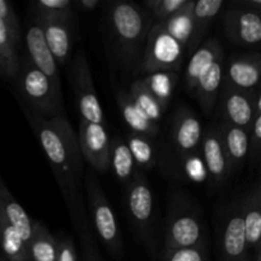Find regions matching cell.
<instances>
[{"mask_svg":"<svg viewBox=\"0 0 261 261\" xmlns=\"http://www.w3.org/2000/svg\"><path fill=\"white\" fill-rule=\"evenodd\" d=\"M193 0H188L185 7L176 13L170 19L162 22V27L172 36L173 38L182 43L188 53V47L190 45L191 36H193Z\"/></svg>","mask_w":261,"mask_h":261,"instance_id":"obj_30","label":"cell"},{"mask_svg":"<svg viewBox=\"0 0 261 261\" xmlns=\"http://www.w3.org/2000/svg\"><path fill=\"white\" fill-rule=\"evenodd\" d=\"M0 261H8L7 259H5L4 256H3V255H0Z\"/></svg>","mask_w":261,"mask_h":261,"instance_id":"obj_46","label":"cell"},{"mask_svg":"<svg viewBox=\"0 0 261 261\" xmlns=\"http://www.w3.org/2000/svg\"><path fill=\"white\" fill-rule=\"evenodd\" d=\"M28 261H56L58 245L55 236L41 222H33L32 236L27 244Z\"/></svg>","mask_w":261,"mask_h":261,"instance_id":"obj_25","label":"cell"},{"mask_svg":"<svg viewBox=\"0 0 261 261\" xmlns=\"http://www.w3.org/2000/svg\"><path fill=\"white\" fill-rule=\"evenodd\" d=\"M41 25L46 43L58 65H66L71 60L73 50L74 14L35 17Z\"/></svg>","mask_w":261,"mask_h":261,"instance_id":"obj_14","label":"cell"},{"mask_svg":"<svg viewBox=\"0 0 261 261\" xmlns=\"http://www.w3.org/2000/svg\"><path fill=\"white\" fill-rule=\"evenodd\" d=\"M25 43H27L28 59L31 63L50 79L51 83L59 92H61L59 65L46 43L42 28L36 19H33L28 25L27 33H25Z\"/></svg>","mask_w":261,"mask_h":261,"instance_id":"obj_17","label":"cell"},{"mask_svg":"<svg viewBox=\"0 0 261 261\" xmlns=\"http://www.w3.org/2000/svg\"><path fill=\"white\" fill-rule=\"evenodd\" d=\"M188 0H145L143 8L149 13L154 23H162L180 12Z\"/></svg>","mask_w":261,"mask_h":261,"instance_id":"obj_34","label":"cell"},{"mask_svg":"<svg viewBox=\"0 0 261 261\" xmlns=\"http://www.w3.org/2000/svg\"><path fill=\"white\" fill-rule=\"evenodd\" d=\"M161 261H211L209 245L191 247V249H166L163 247Z\"/></svg>","mask_w":261,"mask_h":261,"instance_id":"obj_36","label":"cell"},{"mask_svg":"<svg viewBox=\"0 0 261 261\" xmlns=\"http://www.w3.org/2000/svg\"><path fill=\"white\" fill-rule=\"evenodd\" d=\"M129 94L133 98L134 103L139 109V111L149 120L150 122L155 125H160L162 120L163 114L166 112V109L160 103L157 98L153 96L147 88L142 79H137L132 83L129 88Z\"/></svg>","mask_w":261,"mask_h":261,"instance_id":"obj_27","label":"cell"},{"mask_svg":"<svg viewBox=\"0 0 261 261\" xmlns=\"http://www.w3.org/2000/svg\"><path fill=\"white\" fill-rule=\"evenodd\" d=\"M69 64V76L81 120L105 126L103 111L97 97L91 66L86 53L83 50L78 51Z\"/></svg>","mask_w":261,"mask_h":261,"instance_id":"obj_8","label":"cell"},{"mask_svg":"<svg viewBox=\"0 0 261 261\" xmlns=\"http://www.w3.org/2000/svg\"><path fill=\"white\" fill-rule=\"evenodd\" d=\"M222 25L227 38L237 46L259 45L261 41L260 13L232 5L222 13Z\"/></svg>","mask_w":261,"mask_h":261,"instance_id":"obj_12","label":"cell"},{"mask_svg":"<svg viewBox=\"0 0 261 261\" xmlns=\"http://www.w3.org/2000/svg\"><path fill=\"white\" fill-rule=\"evenodd\" d=\"M0 250L8 261H28L27 242L10 224L3 223L0 232Z\"/></svg>","mask_w":261,"mask_h":261,"instance_id":"obj_32","label":"cell"},{"mask_svg":"<svg viewBox=\"0 0 261 261\" xmlns=\"http://www.w3.org/2000/svg\"><path fill=\"white\" fill-rule=\"evenodd\" d=\"M242 218L245 237L249 251L260 246L261 237V185L255 182L245 198H242Z\"/></svg>","mask_w":261,"mask_h":261,"instance_id":"obj_21","label":"cell"},{"mask_svg":"<svg viewBox=\"0 0 261 261\" xmlns=\"http://www.w3.org/2000/svg\"><path fill=\"white\" fill-rule=\"evenodd\" d=\"M232 5L242 8L246 10H252V12L260 13L261 9V0H232Z\"/></svg>","mask_w":261,"mask_h":261,"instance_id":"obj_41","label":"cell"},{"mask_svg":"<svg viewBox=\"0 0 261 261\" xmlns=\"http://www.w3.org/2000/svg\"><path fill=\"white\" fill-rule=\"evenodd\" d=\"M0 76H4V71H3L2 65H0Z\"/></svg>","mask_w":261,"mask_h":261,"instance_id":"obj_45","label":"cell"},{"mask_svg":"<svg viewBox=\"0 0 261 261\" xmlns=\"http://www.w3.org/2000/svg\"><path fill=\"white\" fill-rule=\"evenodd\" d=\"M178 73L175 71H160L145 75L142 78L143 83L147 86L150 93L160 101V103L167 110L173 96V89L177 83Z\"/></svg>","mask_w":261,"mask_h":261,"instance_id":"obj_31","label":"cell"},{"mask_svg":"<svg viewBox=\"0 0 261 261\" xmlns=\"http://www.w3.org/2000/svg\"><path fill=\"white\" fill-rule=\"evenodd\" d=\"M35 17H51V15L74 14L73 0H37L32 3Z\"/></svg>","mask_w":261,"mask_h":261,"instance_id":"obj_35","label":"cell"},{"mask_svg":"<svg viewBox=\"0 0 261 261\" xmlns=\"http://www.w3.org/2000/svg\"><path fill=\"white\" fill-rule=\"evenodd\" d=\"M218 129L221 133L222 142H223L224 150L229 162V168L232 173L237 172L242 168L247 154H249V132L250 130L242 127L233 126V125L219 122Z\"/></svg>","mask_w":261,"mask_h":261,"instance_id":"obj_20","label":"cell"},{"mask_svg":"<svg viewBox=\"0 0 261 261\" xmlns=\"http://www.w3.org/2000/svg\"><path fill=\"white\" fill-rule=\"evenodd\" d=\"M78 143L83 160L97 172L105 173L110 168V135L103 125L81 120Z\"/></svg>","mask_w":261,"mask_h":261,"instance_id":"obj_13","label":"cell"},{"mask_svg":"<svg viewBox=\"0 0 261 261\" xmlns=\"http://www.w3.org/2000/svg\"><path fill=\"white\" fill-rule=\"evenodd\" d=\"M261 153V114L255 115L249 132V157L250 165L257 167Z\"/></svg>","mask_w":261,"mask_h":261,"instance_id":"obj_37","label":"cell"},{"mask_svg":"<svg viewBox=\"0 0 261 261\" xmlns=\"http://www.w3.org/2000/svg\"><path fill=\"white\" fill-rule=\"evenodd\" d=\"M154 20L149 13L130 0H115L103 12V33L109 48L127 73L139 66L149 31Z\"/></svg>","mask_w":261,"mask_h":261,"instance_id":"obj_2","label":"cell"},{"mask_svg":"<svg viewBox=\"0 0 261 261\" xmlns=\"http://www.w3.org/2000/svg\"><path fill=\"white\" fill-rule=\"evenodd\" d=\"M25 116L55 175L69 213L82 208L83 157L75 130L64 115L46 117L25 110Z\"/></svg>","mask_w":261,"mask_h":261,"instance_id":"obj_1","label":"cell"},{"mask_svg":"<svg viewBox=\"0 0 261 261\" xmlns=\"http://www.w3.org/2000/svg\"><path fill=\"white\" fill-rule=\"evenodd\" d=\"M185 55V46L173 38L161 23H154L145 41L142 59L135 74L149 75L160 71L178 73Z\"/></svg>","mask_w":261,"mask_h":261,"instance_id":"obj_7","label":"cell"},{"mask_svg":"<svg viewBox=\"0 0 261 261\" xmlns=\"http://www.w3.org/2000/svg\"><path fill=\"white\" fill-rule=\"evenodd\" d=\"M83 185L94 231L107 252L116 260H120L124 255V241L111 204L93 172L84 173Z\"/></svg>","mask_w":261,"mask_h":261,"instance_id":"obj_5","label":"cell"},{"mask_svg":"<svg viewBox=\"0 0 261 261\" xmlns=\"http://www.w3.org/2000/svg\"><path fill=\"white\" fill-rule=\"evenodd\" d=\"M218 246L219 261H244L249 256L242 218V199L232 201L224 212Z\"/></svg>","mask_w":261,"mask_h":261,"instance_id":"obj_10","label":"cell"},{"mask_svg":"<svg viewBox=\"0 0 261 261\" xmlns=\"http://www.w3.org/2000/svg\"><path fill=\"white\" fill-rule=\"evenodd\" d=\"M69 214H70V218L75 227L76 233H78L79 242H81L79 261H103L96 246V241L92 236V229L88 223V219H87L86 209H75Z\"/></svg>","mask_w":261,"mask_h":261,"instance_id":"obj_28","label":"cell"},{"mask_svg":"<svg viewBox=\"0 0 261 261\" xmlns=\"http://www.w3.org/2000/svg\"><path fill=\"white\" fill-rule=\"evenodd\" d=\"M3 223H4V212H3V201H2V196H0V232H2Z\"/></svg>","mask_w":261,"mask_h":261,"instance_id":"obj_43","label":"cell"},{"mask_svg":"<svg viewBox=\"0 0 261 261\" xmlns=\"http://www.w3.org/2000/svg\"><path fill=\"white\" fill-rule=\"evenodd\" d=\"M260 93H249L223 84L216 103L222 122L250 130L255 117V101Z\"/></svg>","mask_w":261,"mask_h":261,"instance_id":"obj_11","label":"cell"},{"mask_svg":"<svg viewBox=\"0 0 261 261\" xmlns=\"http://www.w3.org/2000/svg\"><path fill=\"white\" fill-rule=\"evenodd\" d=\"M244 261H251V252H250V254H249V256H247L246 259H245Z\"/></svg>","mask_w":261,"mask_h":261,"instance_id":"obj_44","label":"cell"},{"mask_svg":"<svg viewBox=\"0 0 261 261\" xmlns=\"http://www.w3.org/2000/svg\"><path fill=\"white\" fill-rule=\"evenodd\" d=\"M18 43L12 37L7 25L0 18V65H2L4 76L14 78L18 70Z\"/></svg>","mask_w":261,"mask_h":261,"instance_id":"obj_33","label":"cell"},{"mask_svg":"<svg viewBox=\"0 0 261 261\" xmlns=\"http://www.w3.org/2000/svg\"><path fill=\"white\" fill-rule=\"evenodd\" d=\"M260 53L236 54L224 66L223 84L249 93H257L260 92Z\"/></svg>","mask_w":261,"mask_h":261,"instance_id":"obj_15","label":"cell"},{"mask_svg":"<svg viewBox=\"0 0 261 261\" xmlns=\"http://www.w3.org/2000/svg\"><path fill=\"white\" fill-rule=\"evenodd\" d=\"M125 204L133 228L152 256H155L154 198L149 181L139 170L126 185Z\"/></svg>","mask_w":261,"mask_h":261,"instance_id":"obj_6","label":"cell"},{"mask_svg":"<svg viewBox=\"0 0 261 261\" xmlns=\"http://www.w3.org/2000/svg\"><path fill=\"white\" fill-rule=\"evenodd\" d=\"M224 66L226 61H224V55H222L200 74L194 89L193 97L199 102L205 115H211L216 109L218 94L223 86Z\"/></svg>","mask_w":261,"mask_h":261,"instance_id":"obj_18","label":"cell"},{"mask_svg":"<svg viewBox=\"0 0 261 261\" xmlns=\"http://www.w3.org/2000/svg\"><path fill=\"white\" fill-rule=\"evenodd\" d=\"M224 0H199L194 2L193 8V36L188 53L193 54L201 45L204 36L208 32L214 18L224 7Z\"/></svg>","mask_w":261,"mask_h":261,"instance_id":"obj_23","label":"cell"},{"mask_svg":"<svg viewBox=\"0 0 261 261\" xmlns=\"http://www.w3.org/2000/svg\"><path fill=\"white\" fill-rule=\"evenodd\" d=\"M200 155L212 182L218 186L223 185L231 176V168L217 124L204 130Z\"/></svg>","mask_w":261,"mask_h":261,"instance_id":"obj_16","label":"cell"},{"mask_svg":"<svg viewBox=\"0 0 261 261\" xmlns=\"http://www.w3.org/2000/svg\"><path fill=\"white\" fill-rule=\"evenodd\" d=\"M203 134V124L195 111L186 105L176 107L171 122V140L181 162L200 154Z\"/></svg>","mask_w":261,"mask_h":261,"instance_id":"obj_9","label":"cell"},{"mask_svg":"<svg viewBox=\"0 0 261 261\" xmlns=\"http://www.w3.org/2000/svg\"><path fill=\"white\" fill-rule=\"evenodd\" d=\"M110 168L119 181L127 185L137 173L133 155L126 142L120 135H114L110 142Z\"/></svg>","mask_w":261,"mask_h":261,"instance_id":"obj_26","label":"cell"},{"mask_svg":"<svg viewBox=\"0 0 261 261\" xmlns=\"http://www.w3.org/2000/svg\"><path fill=\"white\" fill-rule=\"evenodd\" d=\"M0 18L7 25L8 31L10 32L12 37L14 38L15 42L19 45L20 42V25L19 20H18L17 14L13 10L12 5L7 0H0Z\"/></svg>","mask_w":261,"mask_h":261,"instance_id":"obj_38","label":"cell"},{"mask_svg":"<svg viewBox=\"0 0 261 261\" xmlns=\"http://www.w3.org/2000/svg\"><path fill=\"white\" fill-rule=\"evenodd\" d=\"M133 155L135 166L142 170H153L157 165V150L153 139L135 133H127L124 138Z\"/></svg>","mask_w":261,"mask_h":261,"instance_id":"obj_29","label":"cell"},{"mask_svg":"<svg viewBox=\"0 0 261 261\" xmlns=\"http://www.w3.org/2000/svg\"><path fill=\"white\" fill-rule=\"evenodd\" d=\"M14 78H17L18 91L30 106V111L46 119L64 115L61 92H59L50 79L31 63L30 59L25 56L19 59Z\"/></svg>","mask_w":261,"mask_h":261,"instance_id":"obj_4","label":"cell"},{"mask_svg":"<svg viewBox=\"0 0 261 261\" xmlns=\"http://www.w3.org/2000/svg\"><path fill=\"white\" fill-rule=\"evenodd\" d=\"M251 261H261V245L256 249L252 250L251 252Z\"/></svg>","mask_w":261,"mask_h":261,"instance_id":"obj_42","label":"cell"},{"mask_svg":"<svg viewBox=\"0 0 261 261\" xmlns=\"http://www.w3.org/2000/svg\"><path fill=\"white\" fill-rule=\"evenodd\" d=\"M0 196L3 201V212H4V222L10 224L18 233L22 236L28 244L32 236V224L27 212L22 208L19 203L14 199V196L9 193L7 186L0 181Z\"/></svg>","mask_w":261,"mask_h":261,"instance_id":"obj_24","label":"cell"},{"mask_svg":"<svg viewBox=\"0 0 261 261\" xmlns=\"http://www.w3.org/2000/svg\"><path fill=\"white\" fill-rule=\"evenodd\" d=\"M222 55H224L223 46L216 37L206 40L191 54V58L184 73V87L189 94L193 96L200 74Z\"/></svg>","mask_w":261,"mask_h":261,"instance_id":"obj_19","label":"cell"},{"mask_svg":"<svg viewBox=\"0 0 261 261\" xmlns=\"http://www.w3.org/2000/svg\"><path fill=\"white\" fill-rule=\"evenodd\" d=\"M115 98H116V103L119 106L121 116L126 125L129 126L130 133H135V134L143 135L149 139H154L160 134V125H155L150 122L139 109L137 105L134 103L133 98L130 97L129 92L125 89L119 88L115 91Z\"/></svg>","mask_w":261,"mask_h":261,"instance_id":"obj_22","label":"cell"},{"mask_svg":"<svg viewBox=\"0 0 261 261\" xmlns=\"http://www.w3.org/2000/svg\"><path fill=\"white\" fill-rule=\"evenodd\" d=\"M55 240L58 245L56 261H79V255L74 240L69 234L59 233L55 236Z\"/></svg>","mask_w":261,"mask_h":261,"instance_id":"obj_39","label":"cell"},{"mask_svg":"<svg viewBox=\"0 0 261 261\" xmlns=\"http://www.w3.org/2000/svg\"><path fill=\"white\" fill-rule=\"evenodd\" d=\"M163 237L166 249H191L209 245L203 212L185 191H175L168 199Z\"/></svg>","mask_w":261,"mask_h":261,"instance_id":"obj_3","label":"cell"},{"mask_svg":"<svg viewBox=\"0 0 261 261\" xmlns=\"http://www.w3.org/2000/svg\"><path fill=\"white\" fill-rule=\"evenodd\" d=\"M99 5V0H73L74 10L78 9L81 12H93Z\"/></svg>","mask_w":261,"mask_h":261,"instance_id":"obj_40","label":"cell"}]
</instances>
